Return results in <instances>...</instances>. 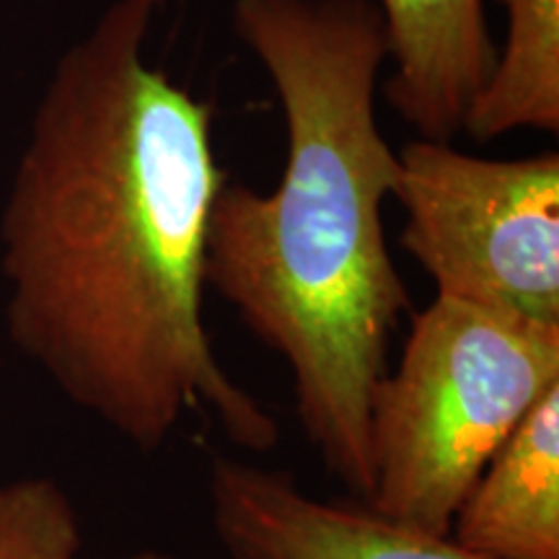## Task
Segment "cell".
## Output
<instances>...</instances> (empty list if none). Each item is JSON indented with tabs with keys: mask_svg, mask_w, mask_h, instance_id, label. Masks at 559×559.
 <instances>
[{
	"mask_svg": "<svg viewBox=\"0 0 559 559\" xmlns=\"http://www.w3.org/2000/svg\"><path fill=\"white\" fill-rule=\"evenodd\" d=\"M166 0H115L55 68L3 210L9 334L75 407L140 451L192 412L243 451L280 440L202 319L226 185L213 104L145 58Z\"/></svg>",
	"mask_w": 559,
	"mask_h": 559,
	"instance_id": "6da1fadb",
	"label": "cell"
},
{
	"mask_svg": "<svg viewBox=\"0 0 559 559\" xmlns=\"http://www.w3.org/2000/svg\"><path fill=\"white\" fill-rule=\"evenodd\" d=\"M451 534L487 559H559V383L489 459Z\"/></svg>",
	"mask_w": 559,
	"mask_h": 559,
	"instance_id": "52a82bcc",
	"label": "cell"
},
{
	"mask_svg": "<svg viewBox=\"0 0 559 559\" xmlns=\"http://www.w3.org/2000/svg\"><path fill=\"white\" fill-rule=\"evenodd\" d=\"M81 523L50 477L0 485V559H79Z\"/></svg>",
	"mask_w": 559,
	"mask_h": 559,
	"instance_id": "9c48e42d",
	"label": "cell"
},
{
	"mask_svg": "<svg viewBox=\"0 0 559 559\" xmlns=\"http://www.w3.org/2000/svg\"><path fill=\"white\" fill-rule=\"evenodd\" d=\"M555 383L559 326L436 296L412 313L400 366L373 391L370 510L449 536L489 459Z\"/></svg>",
	"mask_w": 559,
	"mask_h": 559,
	"instance_id": "3957f363",
	"label": "cell"
},
{
	"mask_svg": "<svg viewBox=\"0 0 559 559\" xmlns=\"http://www.w3.org/2000/svg\"><path fill=\"white\" fill-rule=\"evenodd\" d=\"M394 73L383 86L391 109L423 140L449 143L485 86L498 47L485 0H376Z\"/></svg>",
	"mask_w": 559,
	"mask_h": 559,
	"instance_id": "8992f818",
	"label": "cell"
},
{
	"mask_svg": "<svg viewBox=\"0 0 559 559\" xmlns=\"http://www.w3.org/2000/svg\"><path fill=\"white\" fill-rule=\"evenodd\" d=\"M210 523L230 559H487L373 510L321 502L288 472L213 456Z\"/></svg>",
	"mask_w": 559,
	"mask_h": 559,
	"instance_id": "5b68a950",
	"label": "cell"
},
{
	"mask_svg": "<svg viewBox=\"0 0 559 559\" xmlns=\"http://www.w3.org/2000/svg\"><path fill=\"white\" fill-rule=\"evenodd\" d=\"M124 559H187V557L171 555V551H160V549H143V551H135V555L124 557Z\"/></svg>",
	"mask_w": 559,
	"mask_h": 559,
	"instance_id": "30bf717a",
	"label": "cell"
},
{
	"mask_svg": "<svg viewBox=\"0 0 559 559\" xmlns=\"http://www.w3.org/2000/svg\"><path fill=\"white\" fill-rule=\"evenodd\" d=\"M402 247L449 296L559 326V156L492 160L417 140L400 151Z\"/></svg>",
	"mask_w": 559,
	"mask_h": 559,
	"instance_id": "277c9868",
	"label": "cell"
},
{
	"mask_svg": "<svg viewBox=\"0 0 559 559\" xmlns=\"http://www.w3.org/2000/svg\"><path fill=\"white\" fill-rule=\"evenodd\" d=\"M288 128L275 192L223 185L205 283L288 362L296 415L326 472L370 500V402L412 309L383 236L400 153L376 122L389 37L376 0H234Z\"/></svg>",
	"mask_w": 559,
	"mask_h": 559,
	"instance_id": "7a4b0ae2",
	"label": "cell"
},
{
	"mask_svg": "<svg viewBox=\"0 0 559 559\" xmlns=\"http://www.w3.org/2000/svg\"><path fill=\"white\" fill-rule=\"evenodd\" d=\"M508 13L502 55L461 130L492 140L513 130H559V0H498Z\"/></svg>",
	"mask_w": 559,
	"mask_h": 559,
	"instance_id": "ba28073f",
	"label": "cell"
}]
</instances>
